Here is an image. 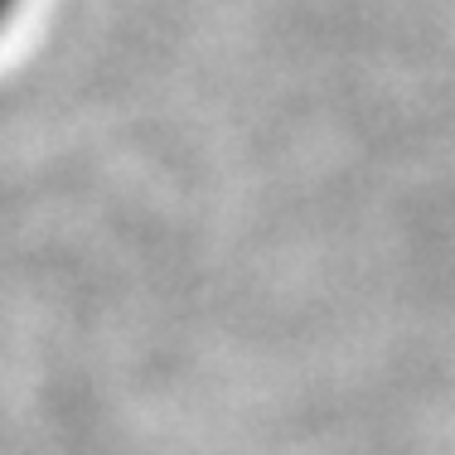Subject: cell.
<instances>
[{
    "label": "cell",
    "instance_id": "6da1fadb",
    "mask_svg": "<svg viewBox=\"0 0 455 455\" xmlns=\"http://www.w3.org/2000/svg\"><path fill=\"white\" fill-rule=\"evenodd\" d=\"M20 5H25V0H0V35H5L10 25H15V15H20Z\"/></svg>",
    "mask_w": 455,
    "mask_h": 455
}]
</instances>
